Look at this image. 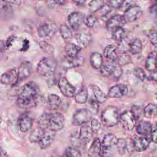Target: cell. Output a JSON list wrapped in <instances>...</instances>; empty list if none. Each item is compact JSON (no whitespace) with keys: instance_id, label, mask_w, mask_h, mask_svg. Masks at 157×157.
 Instances as JSON below:
<instances>
[{"instance_id":"45","label":"cell","mask_w":157,"mask_h":157,"mask_svg":"<svg viewBox=\"0 0 157 157\" xmlns=\"http://www.w3.org/2000/svg\"><path fill=\"white\" fill-rule=\"evenodd\" d=\"M131 112L133 114L136 121L139 120V118H140L141 115H142L143 113V110L142 107L139 105H133L131 108Z\"/></svg>"},{"instance_id":"22","label":"cell","mask_w":157,"mask_h":157,"mask_svg":"<svg viewBox=\"0 0 157 157\" xmlns=\"http://www.w3.org/2000/svg\"><path fill=\"white\" fill-rule=\"evenodd\" d=\"M118 141V138L112 133H108L105 134L102 139L101 147L102 149L108 150L116 146Z\"/></svg>"},{"instance_id":"56","label":"cell","mask_w":157,"mask_h":157,"mask_svg":"<svg viewBox=\"0 0 157 157\" xmlns=\"http://www.w3.org/2000/svg\"><path fill=\"white\" fill-rule=\"evenodd\" d=\"M73 2H74L77 6H83L85 3V1H74Z\"/></svg>"},{"instance_id":"27","label":"cell","mask_w":157,"mask_h":157,"mask_svg":"<svg viewBox=\"0 0 157 157\" xmlns=\"http://www.w3.org/2000/svg\"><path fill=\"white\" fill-rule=\"evenodd\" d=\"M90 63L93 68L95 69H100L103 64V58L101 53L98 52L92 53L90 56Z\"/></svg>"},{"instance_id":"7","label":"cell","mask_w":157,"mask_h":157,"mask_svg":"<svg viewBox=\"0 0 157 157\" xmlns=\"http://www.w3.org/2000/svg\"><path fill=\"white\" fill-rule=\"evenodd\" d=\"M143 13L142 8L138 5H130L128 6L124 13L123 17L126 22H132L137 20Z\"/></svg>"},{"instance_id":"12","label":"cell","mask_w":157,"mask_h":157,"mask_svg":"<svg viewBox=\"0 0 157 157\" xmlns=\"http://www.w3.org/2000/svg\"><path fill=\"white\" fill-rule=\"evenodd\" d=\"M33 66L30 62L22 63L17 70V83L26 80L32 73Z\"/></svg>"},{"instance_id":"17","label":"cell","mask_w":157,"mask_h":157,"mask_svg":"<svg viewBox=\"0 0 157 157\" xmlns=\"http://www.w3.org/2000/svg\"><path fill=\"white\" fill-rule=\"evenodd\" d=\"M126 21L123 15L116 14L111 17L107 21L106 28L109 31H112L117 28H123Z\"/></svg>"},{"instance_id":"6","label":"cell","mask_w":157,"mask_h":157,"mask_svg":"<svg viewBox=\"0 0 157 157\" xmlns=\"http://www.w3.org/2000/svg\"><path fill=\"white\" fill-rule=\"evenodd\" d=\"M91 119V113L86 108L80 109L75 112L72 117V124L80 126L88 123Z\"/></svg>"},{"instance_id":"23","label":"cell","mask_w":157,"mask_h":157,"mask_svg":"<svg viewBox=\"0 0 157 157\" xmlns=\"http://www.w3.org/2000/svg\"><path fill=\"white\" fill-rule=\"evenodd\" d=\"M153 124L148 121H141L139 123L136 128L137 134L142 136H147L150 134L153 130Z\"/></svg>"},{"instance_id":"52","label":"cell","mask_w":157,"mask_h":157,"mask_svg":"<svg viewBox=\"0 0 157 157\" xmlns=\"http://www.w3.org/2000/svg\"><path fill=\"white\" fill-rule=\"evenodd\" d=\"M15 37L13 36H12L10 37H9L7 39V41L6 42V48H9V47H10L13 43V42L15 40Z\"/></svg>"},{"instance_id":"10","label":"cell","mask_w":157,"mask_h":157,"mask_svg":"<svg viewBox=\"0 0 157 157\" xmlns=\"http://www.w3.org/2000/svg\"><path fill=\"white\" fill-rule=\"evenodd\" d=\"M61 93L66 97L72 98L75 94V88L72 86L66 77H61L58 83Z\"/></svg>"},{"instance_id":"11","label":"cell","mask_w":157,"mask_h":157,"mask_svg":"<svg viewBox=\"0 0 157 157\" xmlns=\"http://www.w3.org/2000/svg\"><path fill=\"white\" fill-rule=\"evenodd\" d=\"M84 17V13L77 11L73 12L69 15L67 20L70 26L74 31H77L79 29L82 24L83 23Z\"/></svg>"},{"instance_id":"44","label":"cell","mask_w":157,"mask_h":157,"mask_svg":"<svg viewBox=\"0 0 157 157\" xmlns=\"http://www.w3.org/2000/svg\"><path fill=\"white\" fill-rule=\"evenodd\" d=\"M97 22V18L94 15H89L85 18H84V24L90 28H93Z\"/></svg>"},{"instance_id":"9","label":"cell","mask_w":157,"mask_h":157,"mask_svg":"<svg viewBox=\"0 0 157 157\" xmlns=\"http://www.w3.org/2000/svg\"><path fill=\"white\" fill-rule=\"evenodd\" d=\"M57 30L56 25L52 21H47L39 26L37 33L40 37H47L53 36Z\"/></svg>"},{"instance_id":"53","label":"cell","mask_w":157,"mask_h":157,"mask_svg":"<svg viewBox=\"0 0 157 157\" xmlns=\"http://www.w3.org/2000/svg\"><path fill=\"white\" fill-rule=\"evenodd\" d=\"M156 128H153L151 132V140H152L153 142L156 143Z\"/></svg>"},{"instance_id":"37","label":"cell","mask_w":157,"mask_h":157,"mask_svg":"<svg viewBox=\"0 0 157 157\" xmlns=\"http://www.w3.org/2000/svg\"><path fill=\"white\" fill-rule=\"evenodd\" d=\"M62 157H82V153L78 148L68 147L64 150Z\"/></svg>"},{"instance_id":"18","label":"cell","mask_w":157,"mask_h":157,"mask_svg":"<svg viewBox=\"0 0 157 157\" xmlns=\"http://www.w3.org/2000/svg\"><path fill=\"white\" fill-rule=\"evenodd\" d=\"M128 92V88L126 85L118 84L110 88L107 96L112 98H120L126 95Z\"/></svg>"},{"instance_id":"48","label":"cell","mask_w":157,"mask_h":157,"mask_svg":"<svg viewBox=\"0 0 157 157\" xmlns=\"http://www.w3.org/2000/svg\"><path fill=\"white\" fill-rule=\"evenodd\" d=\"M156 31L155 29H152L150 30L147 34L150 42L155 47L156 46Z\"/></svg>"},{"instance_id":"55","label":"cell","mask_w":157,"mask_h":157,"mask_svg":"<svg viewBox=\"0 0 157 157\" xmlns=\"http://www.w3.org/2000/svg\"><path fill=\"white\" fill-rule=\"evenodd\" d=\"M0 157H9L7 152L0 147Z\"/></svg>"},{"instance_id":"58","label":"cell","mask_w":157,"mask_h":157,"mask_svg":"<svg viewBox=\"0 0 157 157\" xmlns=\"http://www.w3.org/2000/svg\"><path fill=\"white\" fill-rule=\"evenodd\" d=\"M1 117H0V123H1Z\"/></svg>"},{"instance_id":"1","label":"cell","mask_w":157,"mask_h":157,"mask_svg":"<svg viewBox=\"0 0 157 157\" xmlns=\"http://www.w3.org/2000/svg\"><path fill=\"white\" fill-rule=\"evenodd\" d=\"M40 90L36 83L29 82L21 88L17 99V105L21 109L36 107L39 98Z\"/></svg>"},{"instance_id":"41","label":"cell","mask_w":157,"mask_h":157,"mask_svg":"<svg viewBox=\"0 0 157 157\" xmlns=\"http://www.w3.org/2000/svg\"><path fill=\"white\" fill-rule=\"evenodd\" d=\"M118 64L121 67V66H124L132 62L131 58L129 55L126 53H122L118 58Z\"/></svg>"},{"instance_id":"32","label":"cell","mask_w":157,"mask_h":157,"mask_svg":"<svg viewBox=\"0 0 157 157\" xmlns=\"http://www.w3.org/2000/svg\"><path fill=\"white\" fill-rule=\"evenodd\" d=\"M130 142L128 140V139L124 138H119L118 139V141L117 143V147L118 149V153L121 155H124L126 151L128 150Z\"/></svg>"},{"instance_id":"14","label":"cell","mask_w":157,"mask_h":157,"mask_svg":"<svg viewBox=\"0 0 157 157\" xmlns=\"http://www.w3.org/2000/svg\"><path fill=\"white\" fill-rule=\"evenodd\" d=\"M151 140L146 136H135L132 140L133 148L137 151H145L149 146Z\"/></svg>"},{"instance_id":"13","label":"cell","mask_w":157,"mask_h":157,"mask_svg":"<svg viewBox=\"0 0 157 157\" xmlns=\"http://www.w3.org/2000/svg\"><path fill=\"white\" fill-rule=\"evenodd\" d=\"M85 61L84 58L77 56L74 58H70L68 56L64 57L61 61V66L63 69H69L81 66L83 64Z\"/></svg>"},{"instance_id":"40","label":"cell","mask_w":157,"mask_h":157,"mask_svg":"<svg viewBox=\"0 0 157 157\" xmlns=\"http://www.w3.org/2000/svg\"><path fill=\"white\" fill-rule=\"evenodd\" d=\"M88 106L89 109L88 110L91 113L94 115H96L99 110V104L98 102L96 101V99L91 97L88 99Z\"/></svg>"},{"instance_id":"50","label":"cell","mask_w":157,"mask_h":157,"mask_svg":"<svg viewBox=\"0 0 157 157\" xmlns=\"http://www.w3.org/2000/svg\"><path fill=\"white\" fill-rule=\"evenodd\" d=\"M29 40L26 39H25L23 40V45L22 47L20 48V51H26L28 49L29 47Z\"/></svg>"},{"instance_id":"43","label":"cell","mask_w":157,"mask_h":157,"mask_svg":"<svg viewBox=\"0 0 157 157\" xmlns=\"http://www.w3.org/2000/svg\"><path fill=\"white\" fill-rule=\"evenodd\" d=\"M49 117V113L44 112L42 115L39 117L38 123L39 124V127L45 129L47 128V124H48V120Z\"/></svg>"},{"instance_id":"19","label":"cell","mask_w":157,"mask_h":157,"mask_svg":"<svg viewBox=\"0 0 157 157\" xmlns=\"http://www.w3.org/2000/svg\"><path fill=\"white\" fill-rule=\"evenodd\" d=\"M18 126L23 132L29 131L33 126V119L28 113L21 114L18 119Z\"/></svg>"},{"instance_id":"57","label":"cell","mask_w":157,"mask_h":157,"mask_svg":"<svg viewBox=\"0 0 157 157\" xmlns=\"http://www.w3.org/2000/svg\"><path fill=\"white\" fill-rule=\"evenodd\" d=\"M54 3L56 4L57 5H64L66 3V1H54Z\"/></svg>"},{"instance_id":"24","label":"cell","mask_w":157,"mask_h":157,"mask_svg":"<svg viewBox=\"0 0 157 157\" xmlns=\"http://www.w3.org/2000/svg\"><path fill=\"white\" fill-rule=\"evenodd\" d=\"M52 131L51 132H45L43 136L39 140L38 143L39 147L41 149H47L51 145L55 138V134Z\"/></svg>"},{"instance_id":"26","label":"cell","mask_w":157,"mask_h":157,"mask_svg":"<svg viewBox=\"0 0 157 157\" xmlns=\"http://www.w3.org/2000/svg\"><path fill=\"white\" fill-rule=\"evenodd\" d=\"M156 51H152L148 56L146 63L145 68L147 71L153 72L156 71Z\"/></svg>"},{"instance_id":"20","label":"cell","mask_w":157,"mask_h":157,"mask_svg":"<svg viewBox=\"0 0 157 157\" xmlns=\"http://www.w3.org/2000/svg\"><path fill=\"white\" fill-rule=\"evenodd\" d=\"M88 157H104L101 142L99 138L96 137L93 140L88 149Z\"/></svg>"},{"instance_id":"29","label":"cell","mask_w":157,"mask_h":157,"mask_svg":"<svg viewBox=\"0 0 157 157\" xmlns=\"http://www.w3.org/2000/svg\"><path fill=\"white\" fill-rule=\"evenodd\" d=\"M81 48L77 45L73 43H67L65 45V52L68 57L74 58L77 56L78 53L80 52Z\"/></svg>"},{"instance_id":"46","label":"cell","mask_w":157,"mask_h":157,"mask_svg":"<svg viewBox=\"0 0 157 157\" xmlns=\"http://www.w3.org/2000/svg\"><path fill=\"white\" fill-rule=\"evenodd\" d=\"M134 75L140 80L144 81L146 78V74L141 67H136L134 70Z\"/></svg>"},{"instance_id":"36","label":"cell","mask_w":157,"mask_h":157,"mask_svg":"<svg viewBox=\"0 0 157 157\" xmlns=\"http://www.w3.org/2000/svg\"><path fill=\"white\" fill-rule=\"evenodd\" d=\"M59 33L62 38L65 41H69L72 37V33L70 28L66 25L62 24L59 27Z\"/></svg>"},{"instance_id":"35","label":"cell","mask_w":157,"mask_h":157,"mask_svg":"<svg viewBox=\"0 0 157 157\" xmlns=\"http://www.w3.org/2000/svg\"><path fill=\"white\" fill-rule=\"evenodd\" d=\"M112 31V37L115 40L120 42L126 37V31L123 28H117Z\"/></svg>"},{"instance_id":"3","label":"cell","mask_w":157,"mask_h":157,"mask_svg":"<svg viewBox=\"0 0 157 157\" xmlns=\"http://www.w3.org/2000/svg\"><path fill=\"white\" fill-rule=\"evenodd\" d=\"M57 67L56 61L52 57H45L40 60L37 66V72L44 77L52 75Z\"/></svg>"},{"instance_id":"33","label":"cell","mask_w":157,"mask_h":157,"mask_svg":"<svg viewBox=\"0 0 157 157\" xmlns=\"http://www.w3.org/2000/svg\"><path fill=\"white\" fill-rule=\"evenodd\" d=\"M129 50L134 55L141 53L142 50V44L141 40L139 38L134 39V40L130 43Z\"/></svg>"},{"instance_id":"2","label":"cell","mask_w":157,"mask_h":157,"mask_svg":"<svg viewBox=\"0 0 157 157\" xmlns=\"http://www.w3.org/2000/svg\"><path fill=\"white\" fill-rule=\"evenodd\" d=\"M120 114L117 107L109 105L102 112V123L106 127L114 126L120 121Z\"/></svg>"},{"instance_id":"31","label":"cell","mask_w":157,"mask_h":157,"mask_svg":"<svg viewBox=\"0 0 157 157\" xmlns=\"http://www.w3.org/2000/svg\"><path fill=\"white\" fill-rule=\"evenodd\" d=\"M45 133L44 129L39 127L35 128L29 134V140L31 143H36L39 141Z\"/></svg>"},{"instance_id":"28","label":"cell","mask_w":157,"mask_h":157,"mask_svg":"<svg viewBox=\"0 0 157 157\" xmlns=\"http://www.w3.org/2000/svg\"><path fill=\"white\" fill-rule=\"evenodd\" d=\"M91 89L93 92L94 98L98 103H103L104 102L107 98V96L101 90L99 87H98L96 85H92Z\"/></svg>"},{"instance_id":"8","label":"cell","mask_w":157,"mask_h":157,"mask_svg":"<svg viewBox=\"0 0 157 157\" xmlns=\"http://www.w3.org/2000/svg\"><path fill=\"white\" fill-rule=\"evenodd\" d=\"M122 127L127 131H132L136 125V120L131 110H126L120 115Z\"/></svg>"},{"instance_id":"47","label":"cell","mask_w":157,"mask_h":157,"mask_svg":"<svg viewBox=\"0 0 157 157\" xmlns=\"http://www.w3.org/2000/svg\"><path fill=\"white\" fill-rule=\"evenodd\" d=\"M91 128L93 132H98L101 128V123L96 119L93 118L91 121Z\"/></svg>"},{"instance_id":"49","label":"cell","mask_w":157,"mask_h":157,"mask_svg":"<svg viewBox=\"0 0 157 157\" xmlns=\"http://www.w3.org/2000/svg\"><path fill=\"white\" fill-rule=\"evenodd\" d=\"M124 3V1L121 0H112L108 2V6L111 8L118 9L121 7Z\"/></svg>"},{"instance_id":"54","label":"cell","mask_w":157,"mask_h":157,"mask_svg":"<svg viewBox=\"0 0 157 157\" xmlns=\"http://www.w3.org/2000/svg\"><path fill=\"white\" fill-rule=\"evenodd\" d=\"M148 78L150 80L156 81V71L152 72V74H151Z\"/></svg>"},{"instance_id":"25","label":"cell","mask_w":157,"mask_h":157,"mask_svg":"<svg viewBox=\"0 0 157 157\" xmlns=\"http://www.w3.org/2000/svg\"><path fill=\"white\" fill-rule=\"evenodd\" d=\"M118 48L114 45H109L104 50V56L109 61H115L118 58Z\"/></svg>"},{"instance_id":"30","label":"cell","mask_w":157,"mask_h":157,"mask_svg":"<svg viewBox=\"0 0 157 157\" xmlns=\"http://www.w3.org/2000/svg\"><path fill=\"white\" fill-rule=\"evenodd\" d=\"M143 113L145 117L147 118H153L156 117L157 113L156 105L153 103L148 104L143 110Z\"/></svg>"},{"instance_id":"51","label":"cell","mask_w":157,"mask_h":157,"mask_svg":"<svg viewBox=\"0 0 157 157\" xmlns=\"http://www.w3.org/2000/svg\"><path fill=\"white\" fill-rule=\"evenodd\" d=\"M6 48V42L2 40H0V58L2 56V54L4 53Z\"/></svg>"},{"instance_id":"21","label":"cell","mask_w":157,"mask_h":157,"mask_svg":"<svg viewBox=\"0 0 157 157\" xmlns=\"http://www.w3.org/2000/svg\"><path fill=\"white\" fill-rule=\"evenodd\" d=\"M93 131L90 126L87 124H83L80 130V132L78 134V139L83 145L87 144L93 137Z\"/></svg>"},{"instance_id":"38","label":"cell","mask_w":157,"mask_h":157,"mask_svg":"<svg viewBox=\"0 0 157 157\" xmlns=\"http://www.w3.org/2000/svg\"><path fill=\"white\" fill-rule=\"evenodd\" d=\"M105 2L102 0H94L91 1L88 4V8L90 12L94 13L96 11L102 9L104 6Z\"/></svg>"},{"instance_id":"42","label":"cell","mask_w":157,"mask_h":157,"mask_svg":"<svg viewBox=\"0 0 157 157\" xmlns=\"http://www.w3.org/2000/svg\"><path fill=\"white\" fill-rule=\"evenodd\" d=\"M39 45L40 46V47L41 48V49L45 53H48V54H53L54 52V47L50 45V44L47 43L45 41H40L39 43Z\"/></svg>"},{"instance_id":"16","label":"cell","mask_w":157,"mask_h":157,"mask_svg":"<svg viewBox=\"0 0 157 157\" xmlns=\"http://www.w3.org/2000/svg\"><path fill=\"white\" fill-rule=\"evenodd\" d=\"M76 41L78 43V46L81 48L86 47L91 41L92 37L90 33L86 29H82L76 34Z\"/></svg>"},{"instance_id":"5","label":"cell","mask_w":157,"mask_h":157,"mask_svg":"<svg viewBox=\"0 0 157 157\" xmlns=\"http://www.w3.org/2000/svg\"><path fill=\"white\" fill-rule=\"evenodd\" d=\"M65 118L63 115L59 112H55L49 113L47 128L52 132L61 131L64 126Z\"/></svg>"},{"instance_id":"34","label":"cell","mask_w":157,"mask_h":157,"mask_svg":"<svg viewBox=\"0 0 157 157\" xmlns=\"http://www.w3.org/2000/svg\"><path fill=\"white\" fill-rule=\"evenodd\" d=\"M88 91L85 87H82L75 94V101L79 104H85L88 101Z\"/></svg>"},{"instance_id":"4","label":"cell","mask_w":157,"mask_h":157,"mask_svg":"<svg viewBox=\"0 0 157 157\" xmlns=\"http://www.w3.org/2000/svg\"><path fill=\"white\" fill-rule=\"evenodd\" d=\"M100 69L102 75L116 80L119 79L123 72L121 67L115 61H109L102 64Z\"/></svg>"},{"instance_id":"15","label":"cell","mask_w":157,"mask_h":157,"mask_svg":"<svg viewBox=\"0 0 157 157\" xmlns=\"http://www.w3.org/2000/svg\"><path fill=\"white\" fill-rule=\"evenodd\" d=\"M0 82L4 85L14 86L17 84V71L16 69H10L5 72L1 77Z\"/></svg>"},{"instance_id":"39","label":"cell","mask_w":157,"mask_h":157,"mask_svg":"<svg viewBox=\"0 0 157 157\" xmlns=\"http://www.w3.org/2000/svg\"><path fill=\"white\" fill-rule=\"evenodd\" d=\"M48 104L50 107L53 109H55L57 107H58L59 104H61L60 98L55 94H48Z\"/></svg>"}]
</instances>
